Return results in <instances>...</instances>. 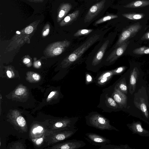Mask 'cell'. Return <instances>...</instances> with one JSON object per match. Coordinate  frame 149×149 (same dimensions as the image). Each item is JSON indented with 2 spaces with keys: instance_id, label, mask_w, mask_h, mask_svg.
Returning <instances> with one entry per match:
<instances>
[{
  "instance_id": "30bf717a",
  "label": "cell",
  "mask_w": 149,
  "mask_h": 149,
  "mask_svg": "<svg viewBox=\"0 0 149 149\" xmlns=\"http://www.w3.org/2000/svg\"><path fill=\"white\" fill-rule=\"evenodd\" d=\"M110 96L117 103L120 109L126 107L127 97L126 94L115 87Z\"/></svg>"
},
{
  "instance_id": "836d02e7",
  "label": "cell",
  "mask_w": 149,
  "mask_h": 149,
  "mask_svg": "<svg viewBox=\"0 0 149 149\" xmlns=\"http://www.w3.org/2000/svg\"><path fill=\"white\" fill-rule=\"evenodd\" d=\"M149 54V47H148L147 49H146L145 50L142 52L140 55L143 54Z\"/></svg>"
},
{
  "instance_id": "83f0119b",
  "label": "cell",
  "mask_w": 149,
  "mask_h": 149,
  "mask_svg": "<svg viewBox=\"0 0 149 149\" xmlns=\"http://www.w3.org/2000/svg\"><path fill=\"white\" fill-rule=\"evenodd\" d=\"M46 28L45 30L43 31L42 35L44 36H47L49 33V25L48 24H47L45 25Z\"/></svg>"
},
{
  "instance_id": "52a82bcc",
  "label": "cell",
  "mask_w": 149,
  "mask_h": 149,
  "mask_svg": "<svg viewBox=\"0 0 149 149\" xmlns=\"http://www.w3.org/2000/svg\"><path fill=\"white\" fill-rule=\"evenodd\" d=\"M86 143L83 141L72 139L58 144L52 148L61 149H77L84 147Z\"/></svg>"
},
{
  "instance_id": "f546056e",
  "label": "cell",
  "mask_w": 149,
  "mask_h": 149,
  "mask_svg": "<svg viewBox=\"0 0 149 149\" xmlns=\"http://www.w3.org/2000/svg\"><path fill=\"white\" fill-rule=\"evenodd\" d=\"M141 39L142 40H149V31L143 36Z\"/></svg>"
},
{
  "instance_id": "7402d4cb",
  "label": "cell",
  "mask_w": 149,
  "mask_h": 149,
  "mask_svg": "<svg viewBox=\"0 0 149 149\" xmlns=\"http://www.w3.org/2000/svg\"><path fill=\"white\" fill-rule=\"evenodd\" d=\"M16 121L18 125L22 127L24 126L26 124L25 119L22 116L18 117L17 118Z\"/></svg>"
},
{
  "instance_id": "d6a6232c",
  "label": "cell",
  "mask_w": 149,
  "mask_h": 149,
  "mask_svg": "<svg viewBox=\"0 0 149 149\" xmlns=\"http://www.w3.org/2000/svg\"><path fill=\"white\" fill-rule=\"evenodd\" d=\"M43 141V139L42 138L38 139L36 141V143L37 145H39L41 144Z\"/></svg>"
},
{
  "instance_id": "e0dca14e",
  "label": "cell",
  "mask_w": 149,
  "mask_h": 149,
  "mask_svg": "<svg viewBox=\"0 0 149 149\" xmlns=\"http://www.w3.org/2000/svg\"><path fill=\"white\" fill-rule=\"evenodd\" d=\"M122 15L123 17L132 20L141 19L143 18L145 16L143 14L135 13H124Z\"/></svg>"
},
{
  "instance_id": "f1b7e54d",
  "label": "cell",
  "mask_w": 149,
  "mask_h": 149,
  "mask_svg": "<svg viewBox=\"0 0 149 149\" xmlns=\"http://www.w3.org/2000/svg\"><path fill=\"white\" fill-rule=\"evenodd\" d=\"M43 129L41 126H38L33 129V132L34 134H36L37 132H40Z\"/></svg>"
},
{
  "instance_id": "ba28073f",
  "label": "cell",
  "mask_w": 149,
  "mask_h": 149,
  "mask_svg": "<svg viewBox=\"0 0 149 149\" xmlns=\"http://www.w3.org/2000/svg\"><path fill=\"white\" fill-rule=\"evenodd\" d=\"M133 134H136L143 136H149V131L143 128L142 123L139 121H134L131 124L127 125Z\"/></svg>"
},
{
  "instance_id": "4fadbf2b",
  "label": "cell",
  "mask_w": 149,
  "mask_h": 149,
  "mask_svg": "<svg viewBox=\"0 0 149 149\" xmlns=\"http://www.w3.org/2000/svg\"><path fill=\"white\" fill-rule=\"evenodd\" d=\"M138 100L137 101L134 99L135 106L141 111L146 118L149 119V114L145 100L144 98L140 97Z\"/></svg>"
},
{
  "instance_id": "9a60e30c",
  "label": "cell",
  "mask_w": 149,
  "mask_h": 149,
  "mask_svg": "<svg viewBox=\"0 0 149 149\" xmlns=\"http://www.w3.org/2000/svg\"><path fill=\"white\" fill-rule=\"evenodd\" d=\"M79 11L77 10L66 16L60 23V25L64 26L76 20L78 17Z\"/></svg>"
},
{
  "instance_id": "7a4b0ae2",
  "label": "cell",
  "mask_w": 149,
  "mask_h": 149,
  "mask_svg": "<svg viewBox=\"0 0 149 149\" xmlns=\"http://www.w3.org/2000/svg\"><path fill=\"white\" fill-rule=\"evenodd\" d=\"M100 38V36L97 34L90 37L69 56L67 59L68 64H71L78 59L87 49L98 41Z\"/></svg>"
},
{
  "instance_id": "e575fe53",
  "label": "cell",
  "mask_w": 149,
  "mask_h": 149,
  "mask_svg": "<svg viewBox=\"0 0 149 149\" xmlns=\"http://www.w3.org/2000/svg\"><path fill=\"white\" fill-rule=\"evenodd\" d=\"M31 2L40 3L42 2L44 0H26Z\"/></svg>"
},
{
  "instance_id": "277c9868",
  "label": "cell",
  "mask_w": 149,
  "mask_h": 149,
  "mask_svg": "<svg viewBox=\"0 0 149 149\" xmlns=\"http://www.w3.org/2000/svg\"><path fill=\"white\" fill-rule=\"evenodd\" d=\"M141 26L139 24H136L130 26L123 31L120 34L116 42L115 48L120 45L124 42L134 36L141 29Z\"/></svg>"
},
{
  "instance_id": "d590c367",
  "label": "cell",
  "mask_w": 149,
  "mask_h": 149,
  "mask_svg": "<svg viewBox=\"0 0 149 149\" xmlns=\"http://www.w3.org/2000/svg\"><path fill=\"white\" fill-rule=\"evenodd\" d=\"M55 93V92L54 91L51 92L48 96L47 98L48 99L51 98L54 95Z\"/></svg>"
},
{
  "instance_id": "9c48e42d",
  "label": "cell",
  "mask_w": 149,
  "mask_h": 149,
  "mask_svg": "<svg viewBox=\"0 0 149 149\" xmlns=\"http://www.w3.org/2000/svg\"><path fill=\"white\" fill-rule=\"evenodd\" d=\"M130 43L127 41L116 48L108 56L107 61L110 63L113 62L120 56L124 53Z\"/></svg>"
},
{
  "instance_id": "44dd1931",
  "label": "cell",
  "mask_w": 149,
  "mask_h": 149,
  "mask_svg": "<svg viewBox=\"0 0 149 149\" xmlns=\"http://www.w3.org/2000/svg\"><path fill=\"white\" fill-rule=\"evenodd\" d=\"M93 31L91 29H81L78 31L74 36H79L84 35H86L90 33Z\"/></svg>"
},
{
  "instance_id": "5bb4252c",
  "label": "cell",
  "mask_w": 149,
  "mask_h": 149,
  "mask_svg": "<svg viewBox=\"0 0 149 149\" xmlns=\"http://www.w3.org/2000/svg\"><path fill=\"white\" fill-rule=\"evenodd\" d=\"M109 43V40H107L103 44L93 60L92 62L93 65H96L100 62Z\"/></svg>"
},
{
  "instance_id": "3957f363",
  "label": "cell",
  "mask_w": 149,
  "mask_h": 149,
  "mask_svg": "<svg viewBox=\"0 0 149 149\" xmlns=\"http://www.w3.org/2000/svg\"><path fill=\"white\" fill-rule=\"evenodd\" d=\"M99 105L105 112H111L118 109H120L117 103L108 93L101 95Z\"/></svg>"
},
{
  "instance_id": "8992f818",
  "label": "cell",
  "mask_w": 149,
  "mask_h": 149,
  "mask_svg": "<svg viewBox=\"0 0 149 149\" xmlns=\"http://www.w3.org/2000/svg\"><path fill=\"white\" fill-rule=\"evenodd\" d=\"M105 1L102 0L92 6L85 17L84 22H89L96 16L104 8Z\"/></svg>"
},
{
  "instance_id": "5b68a950",
  "label": "cell",
  "mask_w": 149,
  "mask_h": 149,
  "mask_svg": "<svg viewBox=\"0 0 149 149\" xmlns=\"http://www.w3.org/2000/svg\"><path fill=\"white\" fill-rule=\"evenodd\" d=\"M85 139L93 145L102 146L109 144L111 141L104 137L93 133H88L85 134Z\"/></svg>"
},
{
  "instance_id": "f35d334b",
  "label": "cell",
  "mask_w": 149,
  "mask_h": 149,
  "mask_svg": "<svg viewBox=\"0 0 149 149\" xmlns=\"http://www.w3.org/2000/svg\"><path fill=\"white\" fill-rule=\"evenodd\" d=\"M16 33H17V34H20V32L19 31H16Z\"/></svg>"
},
{
  "instance_id": "6da1fadb",
  "label": "cell",
  "mask_w": 149,
  "mask_h": 149,
  "mask_svg": "<svg viewBox=\"0 0 149 149\" xmlns=\"http://www.w3.org/2000/svg\"><path fill=\"white\" fill-rule=\"evenodd\" d=\"M86 124L91 127L101 130H119L111 125L110 121L96 111H93L85 117Z\"/></svg>"
},
{
  "instance_id": "4dcf8cb0",
  "label": "cell",
  "mask_w": 149,
  "mask_h": 149,
  "mask_svg": "<svg viewBox=\"0 0 149 149\" xmlns=\"http://www.w3.org/2000/svg\"><path fill=\"white\" fill-rule=\"evenodd\" d=\"M92 78L90 75L87 74L86 75V81L87 83L90 82L92 81Z\"/></svg>"
},
{
  "instance_id": "d6986e66",
  "label": "cell",
  "mask_w": 149,
  "mask_h": 149,
  "mask_svg": "<svg viewBox=\"0 0 149 149\" xmlns=\"http://www.w3.org/2000/svg\"><path fill=\"white\" fill-rule=\"evenodd\" d=\"M99 149H132L130 148L128 145H120V146H116L111 144H106L101 146Z\"/></svg>"
},
{
  "instance_id": "74e56055",
  "label": "cell",
  "mask_w": 149,
  "mask_h": 149,
  "mask_svg": "<svg viewBox=\"0 0 149 149\" xmlns=\"http://www.w3.org/2000/svg\"><path fill=\"white\" fill-rule=\"evenodd\" d=\"M7 74L9 78H10L12 76V74L11 72L9 70H8L7 72Z\"/></svg>"
},
{
  "instance_id": "ab89813d",
  "label": "cell",
  "mask_w": 149,
  "mask_h": 149,
  "mask_svg": "<svg viewBox=\"0 0 149 149\" xmlns=\"http://www.w3.org/2000/svg\"><path fill=\"white\" fill-rule=\"evenodd\" d=\"M38 64L39 65H41V63L40 62H38Z\"/></svg>"
},
{
  "instance_id": "d4e9b609",
  "label": "cell",
  "mask_w": 149,
  "mask_h": 149,
  "mask_svg": "<svg viewBox=\"0 0 149 149\" xmlns=\"http://www.w3.org/2000/svg\"><path fill=\"white\" fill-rule=\"evenodd\" d=\"M113 74H114V73L113 72V70L112 71L108 72L103 74L99 77V79L102 78H110L111 76H112Z\"/></svg>"
},
{
  "instance_id": "8fae6325",
  "label": "cell",
  "mask_w": 149,
  "mask_h": 149,
  "mask_svg": "<svg viewBox=\"0 0 149 149\" xmlns=\"http://www.w3.org/2000/svg\"><path fill=\"white\" fill-rule=\"evenodd\" d=\"M72 8L71 5L68 3L61 4L58 8L57 20L59 22L62 20L69 12Z\"/></svg>"
},
{
  "instance_id": "603a6c76",
  "label": "cell",
  "mask_w": 149,
  "mask_h": 149,
  "mask_svg": "<svg viewBox=\"0 0 149 149\" xmlns=\"http://www.w3.org/2000/svg\"><path fill=\"white\" fill-rule=\"evenodd\" d=\"M35 22L36 21H34L25 29L24 31L26 33L29 34L33 32L34 29L33 25L34 24Z\"/></svg>"
},
{
  "instance_id": "8d00e7d4",
  "label": "cell",
  "mask_w": 149,
  "mask_h": 149,
  "mask_svg": "<svg viewBox=\"0 0 149 149\" xmlns=\"http://www.w3.org/2000/svg\"><path fill=\"white\" fill-rule=\"evenodd\" d=\"M30 61V60L29 59L25 58H24L23 60V63L25 64H27Z\"/></svg>"
},
{
  "instance_id": "cb8c5ba5",
  "label": "cell",
  "mask_w": 149,
  "mask_h": 149,
  "mask_svg": "<svg viewBox=\"0 0 149 149\" xmlns=\"http://www.w3.org/2000/svg\"><path fill=\"white\" fill-rule=\"evenodd\" d=\"M148 48V47L145 46L142 47L134 49L133 52V53L134 54L140 55V54L142 52Z\"/></svg>"
},
{
  "instance_id": "4316f807",
  "label": "cell",
  "mask_w": 149,
  "mask_h": 149,
  "mask_svg": "<svg viewBox=\"0 0 149 149\" xmlns=\"http://www.w3.org/2000/svg\"><path fill=\"white\" fill-rule=\"evenodd\" d=\"M25 91L24 88H20L15 90V93L17 95H19L23 94Z\"/></svg>"
},
{
  "instance_id": "2e32d148",
  "label": "cell",
  "mask_w": 149,
  "mask_h": 149,
  "mask_svg": "<svg viewBox=\"0 0 149 149\" xmlns=\"http://www.w3.org/2000/svg\"><path fill=\"white\" fill-rule=\"evenodd\" d=\"M148 5H149V0H139L132 2L124 7L126 8H134L143 7Z\"/></svg>"
},
{
  "instance_id": "1f68e13d",
  "label": "cell",
  "mask_w": 149,
  "mask_h": 149,
  "mask_svg": "<svg viewBox=\"0 0 149 149\" xmlns=\"http://www.w3.org/2000/svg\"><path fill=\"white\" fill-rule=\"evenodd\" d=\"M33 79L36 81H38L40 79L39 75L36 73H35L33 74Z\"/></svg>"
},
{
  "instance_id": "7c38bea8",
  "label": "cell",
  "mask_w": 149,
  "mask_h": 149,
  "mask_svg": "<svg viewBox=\"0 0 149 149\" xmlns=\"http://www.w3.org/2000/svg\"><path fill=\"white\" fill-rule=\"evenodd\" d=\"M139 72L136 68L135 67L131 72L129 85L130 93L132 95L135 91Z\"/></svg>"
},
{
  "instance_id": "484cf974",
  "label": "cell",
  "mask_w": 149,
  "mask_h": 149,
  "mask_svg": "<svg viewBox=\"0 0 149 149\" xmlns=\"http://www.w3.org/2000/svg\"><path fill=\"white\" fill-rule=\"evenodd\" d=\"M125 67H120L113 70L114 74H116L120 73L123 71L125 69Z\"/></svg>"
},
{
  "instance_id": "ac0fdd59",
  "label": "cell",
  "mask_w": 149,
  "mask_h": 149,
  "mask_svg": "<svg viewBox=\"0 0 149 149\" xmlns=\"http://www.w3.org/2000/svg\"><path fill=\"white\" fill-rule=\"evenodd\" d=\"M115 88L125 94H127L128 88L125 79H123L117 84Z\"/></svg>"
},
{
  "instance_id": "ffe728a7",
  "label": "cell",
  "mask_w": 149,
  "mask_h": 149,
  "mask_svg": "<svg viewBox=\"0 0 149 149\" xmlns=\"http://www.w3.org/2000/svg\"><path fill=\"white\" fill-rule=\"evenodd\" d=\"M118 17V16L116 15H109L97 21L95 23V25H97Z\"/></svg>"
},
{
  "instance_id": "60d3db41",
  "label": "cell",
  "mask_w": 149,
  "mask_h": 149,
  "mask_svg": "<svg viewBox=\"0 0 149 149\" xmlns=\"http://www.w3.org/2000/svg\"></svg>"
}]
</instances>
